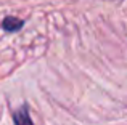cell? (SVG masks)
<instances>
[{"mask_svg": "<svg viewBox=\"0 0 127 125\" xmlns=\"http://www.w3.org/2000/svg\"><path fill=\"white\" fill-rule=\"evenodd\" d=\"M13 120H15V125H34L32 124V119L29 116V109L28 106H23L13 114Z\"/></svg>", "mask_w": 127, "mask_h": 125, "instance_id": "obj_1", "label": "cell"}, {"mask_svg": "<svg viewBox=\"0 0 127 125\" xmlns=\"http://www.w3.org/2000/svg\"><path fill=\"white\" fill-rule=\"evenodd\" d=\"M23 27V21L15 16H8V18L3 19V29L8 32H13V31H19Z\"/></svg>", "mask_w": 127, "mask_h": 125, "instance_id": "obj_2", "label": "cell"}]
</instances>
